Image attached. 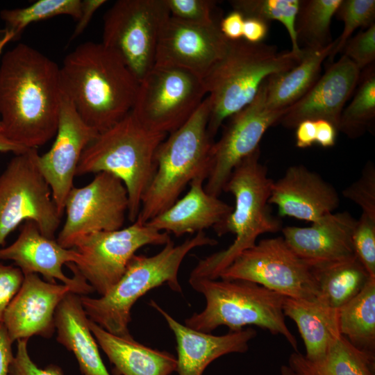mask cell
<instances>
[{
  "label": "cell",
  "mask_w": 375,
  "mask_h": 375,
  "mask_svg": "<svg viewBox=\"0 0 375 375\" xmlns=\"http://www.w3.org/2000/svg\"><path fill=\"white\" fill-rule=\"evenodd\" d=\"M62 93L81 118L101 133L129 113L140 82L120 58L101 42H84L60 67Z\"/></svg>",
  "instance_id": "cell-2"
},
{
  "label": "cell",
  "mask_w": 375,
  "mask_h": 375,
  "mask_svg": "<svg viewBox=\"0 0 375 375\" xmlns=\"http://www.w3.org/2000/svg\"><path fill=\"white\" fill-rule=\"evenodd\" d=\"M99 133L81 118L62 93L54 142L47 152L38 157L39 169L50 187L61 215L67 197L74 187V178L81 155Z\"/></svg>",
  "instance_id": "cell-18"
},
{
  "label": "cell",
  "mask_w": 375,
  "mask_h": 375,
  "mask_svg": "<svg viewBox=\"0 0 375 375\" xmlns=\"http://www.w3.org/2000/svg\"><path fill=\"white\" fill-rule=\"evenodd\" d=\"M219 278L253 282L286 297L319 299L312 267L290 248L283 237L260 240L241 253Z\"/></svg>",
  "instance_id": "cell-11"
},
{
  "label": "cell",
  "mask_w": 375,
  "mask_h": 375,
  "mask_svg": "<svg viewBox=\"0 0 375 375\" xmlns=\"http://www.w3.org/2000/svg\"><path fill=\"white\" fill-rule=\"evenodd\" d=\"M169 234L159 231L140 219L112 231L95 232L79 238L74 246L81 256L74 264L79 273L101 296L123 276L127 265L141 247L165 245Z\"/></svg>",
  "instance_id": "cell-13"
},
{
  "label": "cell",
  "mask_w": 375,
  "mask_h": 375,
  "mask_svg": "<svg viewBox=\"0 0 375 375\" xmlns=\"http://www.w3.org/2000/svg\"><path fill=\"white\" fill-rule=\"evenodd\" d=\"M17 351L10 366L9 375H64L62 369L55 365L38 367L28 355L27 339L17 341Z\"/></svg>",
  "instance_id": "cell-41"
},
{
  "label": "cell",
  "mask_w": 375,
  "mask_h": 375,
  "mask_svg": "<svg viewBox=\"0 0 375 375\" xmlns=\"http://www.w3.org/2000/svg\"><path fill=\"white\" fill-rule=\"evenodd\" d=\"M335 44V40L322 49H303L304 54L297 65L266 78L264 84L267 107L272 110L285 109L303 97L320 77L322 62Z\"/></svg>",
  "instance_id": "cell-28"
},
{
  "label": "cell",
  "mask_w": 375,
  "mask_h": 375,
  "mask_svg": "<svg viewBox=\"0 0 375 375\" xmlns=\"http://www.w3.org/2000/svg\"><path fill=\"white\" fill-rule=\"evenodd\" d=\"M71 292L78 294L73 286L44 281L37 274L24 275L2 318L12 342L33 335L51 338L56 331V310Z\"/></svg>",
  "instance_id": "cell-19"
},
{
  "label": "cell",
  "mask_w": 375,
  "mask_h": 375,
  "mask_svg": "<svg viewBox=\"0 0 375 375\" xmlns=\"http://www.w3.org/2000/svg\"><path fill=\"white\" fill-rule=\"evenodd\" d=\"M88 320L81 297L68 293L55 312L57 341L73 353L83 375H110L101 358Z\"/></svg>",
  "instance_id": "cell-26"
},
{
  "label": "cell",
  "mask_w": 375,
  "mask_h": 375,
  "mask_svg": "<svg viewBox=\"0 0 375 375\" xmlns=\"http://www.w3.org/2000/svg\"><path fill=\"white\" fill-rule=\"evenodd\" d=\"M269 30V23L255 17L244 18L242 39L248 42H262Z\"/></svg>",
  "instance_id": "cell-44"
},
{
  "label": "cell",
  "mask_w": 375,
  "mask_h": 375,
  "mask_svg": "<svg viewBox=\"0 0 375 375\" xmlns=\"http://www.w3.org/2000/svg\"><path fill=\"white\" fill-rule=\"evenodd\" d=\"M217 244L216 240L201 231L178 245L169 241L153 256L135 254L123 276L105 294L97 299L81 297L87 316L110 333L131 335L128 326L134 303L148 291L165 283L181 293L178 274L185 257L197 247Z\"/></svg>",
  "instance_id": "cell-5"
},
{
  "label": "cell",
  "mask_w": 375,
  "mask_h": 375,
  "mask_svg": "<svg viewBox=\"0 0 375 375\" xmlns=\"http://www.w3.org/2000/svg\"><path fill=\"white\" fill-rule=\"evenodd\" d=\"M128 196L122 181L106 172L97 173L88 185L74 187L65 206L66 219L57 242L72 249L81 237L123 227L128 211Z\"/></svg>",
  "instance_id": "cell-14"
},
{
  "label": "cell",
  "mask_w": 375,
  "mask_h": 375,
  "mask_svg": "<svg viewBox=\"0 0 375 375\" xmlns=\"http://www.w3.org/2000/svg\"><path fill=\"white\" fill-rule=\"evenodd\" d=\"M288 366L297 375H375V356L356 349L340 335L322 357L311 360L294 351Z\"/></svg>",
  "instance_id": "cell-29"
},
{
  "label": "cell",
  "mask_w": 375,
  "mask_h": 375,
  "mask_svg": "<svg viewBox=\"0 0 375 375\" xmlns=\"http://www.w3.org/2000/svg\"><path fill=\"white\" fill-rule=\"evenodd\" d=\"M210 109L206 96L192 115L158 147L156 171L137 219L147 223L177 201L192 181L206 180L214 142L208 131Z\"/></svg>",
  "instance_id": "cell-7"
},
{
  "label": "cell",
  "mask_w": 375,
  "mask_h": 375,
  "mask_svg": "<svg viewBox=\"0 0 375 375\" xmlns=\"http://www.w3.org/2000/svg\"><path fill=\"white\" fill-rule=\"evenodd\" d=\"M356 224L348 212H331L308 227L282 228L290 248L311 267L356 257L352 236Z\"/></svg>",
  "instance_id": "cell-22"
},
{
  "label": "cell",
  "mask_w": 375,
  "mask_h": 375,
  "mask_svg": "<svg viewBox=\"0 0 375 375\" xmlns=\"http://www.w3.org/2000/svg\"><path fill=\"white\" fill-rule=\"evenodd\" d=\"M97 342L114 367L117 375H170L176 372V357L167 351L144 345L131 335L119 336L88 320Z\"/></svg>",
  "instance_id": "cell-25"
},
{
  "label": "cell",
  "mask_w": 375,
  "mask_h": 375,
  "mask_svg": "<svg viewBox=\"0 0 375 375\" xmlns=\"http://www.w3.org/2000/svg\"><path fill=\"white\" fill-rule=\"evenodd\" d=\"M264 81L253 101L229 117L222 137L212 145L204 189L212 196L219 197L235 167L259 148L267 130L280 122L288 110L267 107Z\"/></svg>",
  "instance_id": "cell-15"
},
{
  "label": "cell",
  "mask_w": 375,
  "mask_h": 375,
  "mask_svg": "<svg viewBox=\"0 0 375 375\" xmlns=\"http://www.w3.org/2000/svg\"><path fill=\"white\" fill-rule=\"evenodd\" d=\"M149 306L165 319L176 342L178 375H203L205 369L217 358L231 353H244L249 342L256 336V331L248 327L230 331L223 335L195 331L181 324L153 300Z\"/></svg>",
  "instance_id": "cell-23"
},
{
  "label": "cell",
  "mask_w": 375,
  "mask_h": 375,
  "mask_svg": "<svg viewBox=\"0 0 375 375\" xmlns=\"http://www.w3.org/2000/svg\"><path fill=\"white\" fill-rule=\"evenodd\" d=\"M15 38V35L12 32L5 29L0 33V56L2 54L4 47L12 40ZM0 131H2L1 124L0 122Z\"/></svg>",
  "instance_id": "cell-50"
},
{
  "label": "cell",
  "mask_w": 375,
  "mask_h": 375,
  "mask_svg": "<svg viewBox=\"0 0 375 375\" xmlns=\"http://www.w3.org/2000/svg\"><path fill=\"white\" fill-rule=\"evenodd\" d=\"M62 90L60 67L26 44L6 51L0 63V122L12 142L37 149L56 135Z\"/></svg>",
  "instance_id": "cell-1"
},
{
  "label": "cell",
  "mask_w": 375,
  "mask_h": 375,
  "mask_svg": "<svg viewBox=\"0 0 375 375\" xmlns=\"http://www.w3.org/2000/svg\"><path fill=\"white\" fill-rule=\"evenodd\" d=\"M80 258L75 249L64 248L56 239L43 235L31 220L24 222L17 238L11 244L0 248V260L14 261L24 276L40 274L49 283L58 280L73 286L78 294H86L94 290L74 265Z\"/></svg>",
  "instance_id": "cell-16"
},
{
  "label": "cell",
  "mask_w": 375,
  "mask_h": 375,
  "mask_svg": "<svg viewBox=\"0 0 375 375\" xmlns=\"http://www.w3.org/2000/svg\"><path fill=\"white\" fill-rule=\"evenodd\" d=\"M268 201L277 207L281 217L312 223L333 212L340 205V197L319 174L303 165H294L273 181Z\"/></svg>",
  "instance_id": "cell-21"
},
{
  "label": "cell",
  "mask_w": 375,
  "mask_h": 375,
  "mask_svg": "<svg viewBox=\"0 0 375 375\" xmlns=\"http://www.w3.org/2000/svg\"><path fill=\"white\" fill-rule=\"evenodd\" d=\"M342 51L361 71L374 63L375 23L351 37Z\"/></svg>",
  "instance_id": "cell-40"
},
{
  "label": "cell",
  "mask_w": 375,
  "mask_h": 375,
  "mask_svg": "<svg viewBox=\"0 0 375 375\" xmlns=\"http://www.w3.org/2000/svg\"><path fill=\"white\" fill-rule=\"evenodd\" d=\"M301 0H232L229 1L233 10L246 17H255L267 23L276 20L287 30L292 43V51L301 54L297 42L295 24Z\"/></svg>",
  "instance_id": "cell-34"
},
{
  "label": "cell",
  "mask_w": 375,
  "mask_h": 375,
  "mask_svg": "<svg viewBox=\"0 0 375 375\" xmlns=\"http://www.w3.org/2000/svg\"><path fill=\"white\" fill-rule=\"evenodd\" d=\"M320 301L338 310L353 299L365 286L369 275L357 257L312 266Z\"/></svg>",
  "instance_id": "cell-30"
},
{
  "label": "cell",
  "mask_w": 375,
  "mask_h": 375,
  "mask_svg": "<svg viewBox=\"0 0 375 375\" xmlns=\"http://www.w3.org/2000/svg\"><path fill=\"white\" fill-rule=\"evenodd\" d=\"M316 140L315 143L324 148L333 147L335 143L338 130L329 122L319 119L315 121Z\"/></svg>",
  "instance_id": "cell-48"
},
{
  "label": "cell",
  "mask_w": 375,
  "mask_h": 375,
  "mask_svg": "<svg viewBox=\"0 0 375 375\" xmlns=\"http://www.w3.org/2000/svg\"><path fill=\"white\" fill-rule=\"evenodd\" d=\"M342 0H301L295 30L300 49H322L333 42L332 17Z\"/></svg>",
  "instance_id": "cell-32"
},
{
  "label": "cell",
  "mask_w": 375,
  "mask_h": 375,
  "mask_svg": "<svg viewBox=\"0 0 375 375\" xmlns=\"http://www.w3.org/2000/svg\"><path fill=\"white\" fill-rule=\"evenodd\" d=\"M260 156L259 147L243 159L224 189L234 197L235 206L213 229L218 236L234 234L233 242L227 249L200 259L189 281L217 279L241 253L256 244L259 235L281 231V222L272 215L269 206L273 181L268 176L266 166L260 162Z\"/></svg>",
  "instance_id": "cell-3"
},
{
  "label": "cell",
  "mask_w": 375,
  "mask_h": 375,
  "mask_svg": "<svg viewBox=\"0 0 375 375\" xmlns=\"http://www.w3.org/2000/svg\"><path fill=\"white\" fill-rule=\"evenodd\" d=\"M360 75L355 64L342 55L328 65L303 97L288 107L280 123L294 128L304 120L323 119L338 130L344 105L358 85Z\"/></svg>",
  "instance_id": "cell-20"
},
{
  "label": "cell",
  "mask_w": 375,
  "mask_h": 375,
  "mask_svg": "<svg viewBox=\"0 0 375 375\" xmlns=\"http://www.w3.org/2000/svg\"><path fill=\"white\" fill-rule=\"evenodd\" d=\"M344 197L357 204L364 213L375 218V165L368 161L359 178L342 192Z\"/></svg>",
  "instance_id": "cell-38"
},
{
  "label": "cell",
  "mask_w": 375,
  "mask_h": 375,
  "mask_svg": "<svg viewBox=\"0 0 375 375\" xmlns=\"http://www.w3.org/2000/svg\"><path fill=\"white\" fill-rule=\"evenodd\" d=\"M356 92L351 103L344 108L338 131L350 138H357L372 126L375 119L374 63L360 75Z\"/></svg>",
  "instance_id": "cell-33"
},
{
  "label": "cell",
  "mask_w": 375,
  "mask_h": 375,
  "mask_svg": "<svg viewBox=\"0 0 375 375\" xmlns=\"http://www.w3.org/2000/svg\"><path fill=\"white\" fill-rule=\"evenodd\" d=\"M352 240L356 257L375 277V218L362 213L356 220Z\"/></svg>",
  "instance_id": "cell-37"
},
{
  "label": "cell",
  "mask_w": 375,
  "mask_h": 375,
  "mask_svg": "<svg viewBox=\"0 0 375 375\" xmlns=\"http://www.w3.org/2000/svg\"><path fill=\"white\" fill-rule=\"evenodd\" d=\"M106 0L82 1L81 15L72 35V40L81 34L91 21L94 12L105 3Z\"/></svg>",
  "instance_id": "cell-46"
},
{
  "label": "cell",
  "mask_w": 375,
  "mask_h": 375,
  "mask_svg": "<svg viewBox=\"0 0 375 375\" xmlns=\"http://www.w3.org/2000/svg\"><path fill=\"white\" fill-rule=\"evenodd\" d=\"M24 276L17 267L0 262V322L8 306L19 291Z\"/></svg>",
  "instance_id": "cell-42"
},
{
  "label": "cell",
  "mask_w": 375,
  "mask_h": 375,
  "mask_svg": "<svg viewBox=\"0 0 375 375\" xmlns=\"http://www.w3.org/2000/svg\"><path fill=\"white\" fill-rule=\"evenodd\" d=\"M28 149H26L7 138L4 134L0 131V152L11 151L14 153H21Z\"/></svg>",
  "instance_id": "cell-49"
},
{
  "label": "cell",
  "mask_w": 375,
  "mask_h": 375,
  "mask_svg": "<svg viewBox=\"0 0 375 375\" xmlns=\"http://www.w3.org/2000/svg\"><path fill=\"white\" fill-rule=\"evenodd\" d=\"M206 94L202 78L195 74L154 66L140 81L131 111L148 129L167 135L192 115Z\"/></svg>",
  "instance_id": "cell-12"
},
{
  "label": "cell",
  "mask_w": 375,
  "mask_h": 375,
  "mask_svg": "<svg viewBox=\"0 0 375 375\" xmlns=\"http://www.w3.org/2000/svg\"><path fill=\"white\" fill-rule=\"evenodd\" d=\"M169 16L166 0H119L105 13L101 43L140 82L155 66L160 34Z\"/></svg>",
  "instance_id": "cell-10"
},
{
  "label": "cell",
  "mask_w": 375,
  "mask_h": 375,
  "mask_svg": "<svg viewBox=\"0 0 375 375\" xmlns=\"http://www.w3.org/2000/svg\"><path fill=\"white\" fill-rule=\"evenodd\" d=\"M170 16L190 23L206 24L220 20L212 0H166Z\"/></svg>",
  "instance_id": "cell-39"
},
{
  "label": "cell",
  "mask_w": 375,
  "mask_h": 375,
  "mask_svg": "<svg viewBox=\"0 0 375 375\" xmlns=\"http://www.w3.org/2000/svg\"><path fill=\"white\" fill-rule=\"evenodd\" d=\"M340 334L360 351L375 356V277L338 309Z\"/></svg>",
  "instance_id": "cell-31"
},
{
  "label": "cell",
  "mask_w": 375,
  "mask_h": 375,
  "mask_svg": "<svg viewBox=\"0 0 375 375\" xmlns=\"http://www.w3.org/2000/svg\"><path fill=\"white\" fill-rule=\"evenodd\" d=\"M192 288L202 294L205 308L185 320V325L210 333L219 326L238 331L248 325L281 335L297 351V341L288 328L283 313L285 296L257 283L243 280L196 279Z\"/></svg>",
  "instance_id": "cell-8"
},
{
  "label": "cell",
  "mask_w": 375,
  "mask_h": 375,
  "mask_svg": "<svg viewBox=\"0 0 375 375\" xmlns=\"http://www.w3.org/2000/svg\"><path fill=\"white\" fill-rule=\"evenodd\" d=\"M37 149L16 154L0 175V248L22 222H34L40 233L55 239L62 215L38 166Z\"/></svg>",
  "instance_id": "cell-9"
},
{
  "label": "cell",
  "mask_w": 375,
  "mask_h": 375,
  "mask_svg": "<svg viewBox=\"0 0 375 375\" xmlns=\"http://www.w3.org/2000/svg\"><path fill=\"white\" fill-rule=\"evenodd\" d=\"M204 181L201 178L192 181L189 190L182 198L146 224L177 238L213 228L232 211L233 207L206 192Z\"/></svg>",
  "instance_id": "cell-24"
},
{
  "label": "cell",
  "mask_w": 375,
  "mask_h": 375,
  "mask_svg": "<svg viewBox=\"0 0 375 375\" xmlns=\"http://www.w3.org/2000/svg\"><path fill=\"white\" fill-rule=\"evenodd\" d=\"M167 134L145 127L132 111L85 149L76 176L108 172L125 185L129 201L128 219L133 223L156 168V153Z\"/></svg>",
  "instance_id": "cell-6"
},
{
  "label": "cell",
  "mask_w": 375,
  "mask_h": 375,
  "mask_svg": "<svg viewBox=\"0 0 375 375\" xmlns=\"http://www.w3.org/2000/svg\"><path fill=\"white\" fill-rule=\"evenodd\" d=\"M303 54V49L301 54L279 53L274 45L229 40L224 56L202 78L210 101V137L213 138L225 119L253 101L266 78L291 69Z\"/></svg>",
  "instance_id": "cell-4"
},
{
  "label": "cell",
  "mask_w": 375,
  "mask_h": 375,
  "mask_svg": "<svg viewBox=\"0 0 375 375\" xmlns=\"http://www.w3.org/2000/svg\"><path fill=\"white\" fill-rule=\"evenodd\" d=\"M244 17L240 12L233 10L222 18L219 28L223 35L228 40L242 39Z\"/></svg>",
  "instance_id": "cell-43"
},
{
  "label": "cell",
  "mask_w": 375,
  "mask_h": 375,
  "mask_svg": "<svg viewBox=\"0 0 375 375\" xmlns=\"http://www.w3.org/2000/svg\"><path fill=\"white\" fill-rule=\"evenodd\" d=\"M295 128L296 146L297 147L306 149L315 143V121L310 119L302 121Z\"/></svg>",
  "instance_id": "cell-47"
},
{
  "label": "cell",
  "mask_w": 375,
  "mask_h": 375,
  "mask_svg": "<svg viewBox=\"0 0 375 375\" xmlns=\"http://www.w3.org/2000/svg\"><path fill=\"white\" fill-rule=\"evenodd\" d=\"M281 375H297L288 365H283L281 367Z\"/></svg>",
  "instance_id": "cell-51"
},
{
  "label": "cell",
  "mask_w": 375,
  "mask_h": 375,
  "mask_svg": "<svg viewBox=\"0 0 375 375\" xmlns=\"http://www.w3.org/2000/svg\"><path fill=\"white\" fill-rule=\"evenodd\" d=\"M221 19L198 24L169 16L160 34L155 66L185 69L203 78L228 45L219 28Z\"/></svg>",
  "instance_id": "cell-17"
},
{
  "label": "cell",
  "mask_w": 375,
  "mask_h": 375,
  "mask_svg": "<svg viewBox=\"0 0 375 375\" xmlns=\"http://www.w3.org/2000/svg\"><path fill=\"white\" fill-rule=\"evenodd\" d=\"M12 340L2 322H0V375H9L10 366L13 360Z\"/></svg>",
  "instance_id": "cell-45"
},
{
  "label": "cell",
  "mask_w": 375,
  "mask_h": 375,
  "mask_svg": "<svg viewBox=\"0 0 375 375\" xmlns=\"http://www.w3.org/2000/svg\"><path fill=\"white\" fill-rule=\"evenodd\" d=\"M81 0H39L29 6L5 9L0 16L6 25V29L12 32L15 38L31 23L58 15H69L78 20L81 10Z\"/></svg>",
  "instance_id": "cell-35"
},
{
  "label": "cell",
  "mask_w": 375,
  "mask_h": 375,
  "mask_svg": "<svg viewBox=\"0 0 375 375\" xmlns=\"http://www.w3.org/2000/svg\"><path fill=\"white\" fill-rule=\"evenodd\" d=\"M285 316L297 324L306 348L305 357L316 360L325 354L331 344L341 335L338 310L319 300L309 301L285 297Z\"/></svg>",
  "instance_id": "cell-27"
},
{
  "label": "cell",
  "mask_w": 375,
  "mask_h": 375,
  "mask_svg": "<svg viewBox=\"0 0 375 375\" xmlns=\"http://www.w3.org/2000/svg\"><path fill=\"white\" fill-rule=\"evenodd\" d=\"M343 22L344 28L336 40V44L328 58L333 62L334 57L342 51L347 41L358 28H366L374 23V0H342L335 15Z\"/></svg>",
  "instance_id": "cell-36"
}]
</instances>
